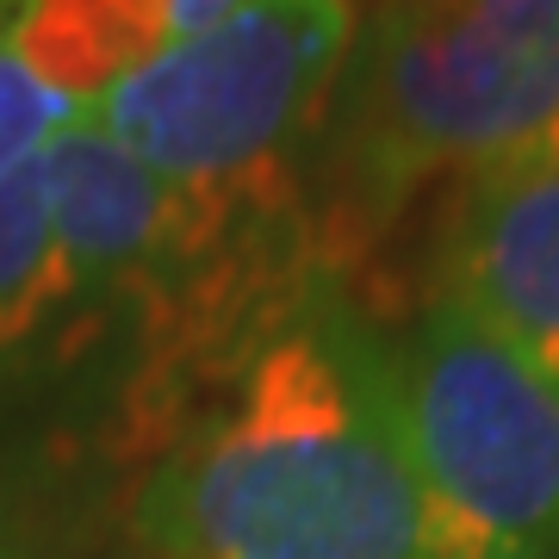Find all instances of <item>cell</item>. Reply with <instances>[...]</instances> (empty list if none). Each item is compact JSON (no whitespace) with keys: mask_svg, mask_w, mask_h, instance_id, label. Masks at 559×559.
I'll use <instances>...</instances> for the list:
<instances>
[{"mask_svg":"<svg viewBox=\"0 0 559 559\" xmlns=\"http://www.w3.org/2000/svg\"><path fill=\"white\" fill-rule=\"evenodd\" d=\"M230 399L162 454L138 535L168 559H436L399 367L348 305H286L224 360Z\"/></svg>","mask_w":559,"mask_h":559,"instance_id":"6da1fadb","label":"cell"},{"mask_svg":"<svg viewBox=\"0 0 559 559\" xmlns=\"http://www.w3.org/2000/svg\"><path fill=\"white\" fill-rule=\"evenodd\" d=\"M330 112V224L355 255L436 175L466 180L559 119V0H373Z\"/></svg>","mask_w":559,"mask_h":559,"instance_id":"7a4b0ae2","label":"cell"},{"mask_svg":"<svg viewBox=\"0 0 559 559\" xmlns=\"http://www.w3.org/2000/svg\"><path fill=\"white\" fill-rule=\"evenodd\" d=\"M392 367L436 559H559V380L454 299L423 305Z\"/></svg>","mask_w":559,"mask_h":559,"instance_id":"3957f363","label":"cell"},{"mask_svg":"<svg viewBox=\"0 0 559 559\" xmlns=\"http://www.w3.org/2000/svg\"><path fill=\"white\" fill-rule=\"evenodd\" d=\"M348 32V0H242L212 32L162 44L87 112L180 187H280L330 112Z\"/></svg>","mask_w":559,"mask_h":559,"instance_id":"277c9868","label":"cell"},{"mask_svg":"<svg viewBox=\"0 0 559 559\" xmlns=\"http://www.w3.org/2000/svg\"><path fill=\"white\" fill-rule=\"evenodd\" d=\"M436 299L559 380V150L528 143L460 180L436 230Z\"/></svg>","mask_w":559,"mask_h":559,"instance_id":"5b68a950","label":"cell"},{"mask_svg":"<svg viewBox=\"0 0 559 559\" xmlns=\"http://www.w3.org/2000/svg\"><path fill=\"white\" fill-rule=\"evenodd\" d=\"M7 44L62 100L94 106L112 81L175 38L162 20V0H25L7 25Z\"/></svg>","mask_w":559,"mask_h":559,"instance_id":"8992f818","label":"cell"},{"mask_svg":"<svg viewBox=\"0 0 559 559\" xmlns=\"http://www.w3.org/2000/svg\"><path fill=\"white\" fill-rule=\"evenodd\" d=\"M75 299V267L62 255L44 156H25L0 175V348L38 330Z\"/></svg>","mask_w":559,"mask_h":559,"instance_id":"52a82bcc","label":"cell"},{"mask_svg":"<svg viewBox=\"0 0 559 559\" xmlns=\"http://www.w3.org/2000/svg\"><path fill=\"white\" fill-rule=\"evenodd\" d=\"M75 112L81 106L62 100L57 87L7 44V32H0V175L20 168L25 156H38Z\"/></svg>","mask_w":559,"mask_h":559,"instance_id":"ba28073f","label":"cell"},{"mask_svg":"<svg viewBox=\"0 0 559 559\" xmlns=\"http://www.w3.org/2000/svg\"><path fill=\"white\" fill-rule=\"evenodd\" d=\"M242 0H162V20H168V38H193V32H212L218 20H230Z\"/></svg>","mask_w":559,"mask_h":559,"instance_id":"9c48e42d","label":"cell"},{"mask_svg":"<svg viewBox=\"0 0 559 559\" xmlns=\"http://www.w3.org/2000/svg\"><path fill=\"white\" fill-rule=\"evenodd\" d=\"M25 0H0V32H7V25H13V13H20Z\"/></svg>","mask_w":559,"mask_h":559,"instance_id":"30bf717a","label":"cell"}]
</instances>
